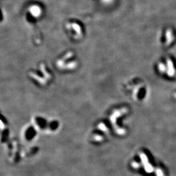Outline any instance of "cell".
Here are the masks:
<instances>
[{"label": "cell", "mask_w": 176, "mask_h": 176, "mask_svg": "<svg viewBox=\"0 0 176 176\" xmlns=\"http://www.w3.org/2000/svg\"><path fill=\"white\" fill-rule=\"evenodd\" d=\"M112 131L109 125L106 120L97 121L94 125L93 130L91 133V137L94 140H98L99 137L102 141L107 138Z\"/></svg>", "instance_id": "cell-4"}, {"label": "cell", "mask_w": 176, "mask_h": 176, "mask_svg": "<svg viewBox=\"0 0 176 176\" xmlns=\"http://www.w3.org/2000/svg\"><path fill=\"white\" fill-rule=\"evenodd\" d=\"M148 85L140 78L129 80L125 85V92L129 98L137 103H141L148 98Z\"/></svg>", "instance_id": "cell-2"}, {"label": "cell", "mask_w": 176, "mask_h": 176, "mask_svg": "<svg viewBox=\"0 0 176 176\" xmlns=\"http://www.w3.org/2000/svg\"><path fill=\"white\" fill-rule=\"evenodd\" d=\"M55 65L60 70L73 72L79 68V59L75 52L68 51L56 60Z\"/></svg>", "instance_id": "cell-3"}, {"label": "cell", "mask_w": 176, "mask_h": 176, "mask_svg": "<svg viewBox=\"0 0 176 176\" xmlns=\"http://www.w3.org/2000/svg\"><path fill=\"white\" fill-rule=\"evenodd\" d=\"M130 113V107L125 105L115 107L109 111L106 120L112 131L116 135L123 136L126 133L128 130L124 124V121Z\"/></svg>", "instance_id": "cell-1"}, {"label": "cell", "mask_w": 176, "mask_h": 176, "mask_svg": "<svg viewBox=\"0 0 176 176\" xmlns=\"http://www.w3.org/2000/svg\"><path fill=\"white\" fill-rule=\"evenodd\" d=\"M29 13L33 17L38 18L41 16V9L38 5H32L29 8Z\"/></svg>", "instance_id": "cell-5"}]
</instances>
